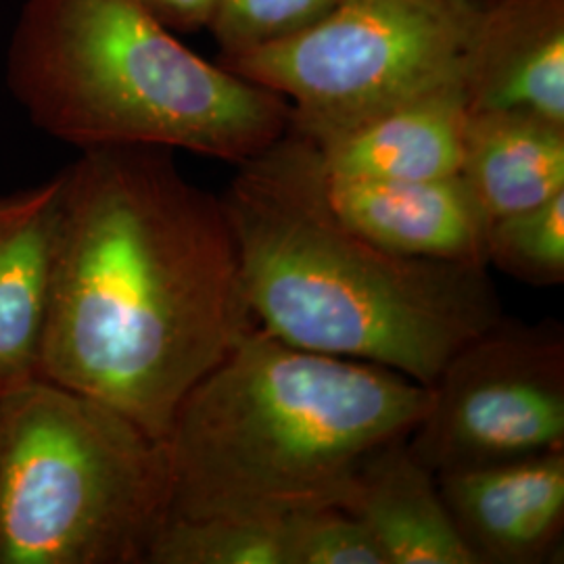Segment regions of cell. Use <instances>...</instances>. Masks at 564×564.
<instances>
[{
  "label": "cell",
  "mask_w": 564,
  "mask_h": 564,
  "mask_svg": "<svg viewBox=\"0 0 564 564\" xmlns=\"http://www.w3.org/2000/svg\"><path fill=\"white\" fill-rule=\"evenodd\" d=\"M144 564H291V547L284 521L167 517Z\"/></svg>",
  "instance_id": "9a60e30c"
},
{
  "label": "cell",
  "mask_w": 564,
  "mask_h": 564,
  "mask_svg": "<svg viewBox=\"0 0 564 564\" xmlns=\"http://www.w3.org/2000/svg\"><path fill=\"white\" fill-rule=\"evenodd\" d=\"M479 7L481 0H343L286 41L216 63L281 95L291 128L321 144L460 82Z\"/></svg>",
  "instance_id": "8992f818"
},
{
  "label": "cell",
  "mask_w": 564,
  "mask_h": 564,
  "mask_svg": "<svg viewBox=\"0 0 564 564\" xmlns=\"http://www.w3.org/2000/svg\"><path fill=\"white\" fill-rule=\"evenodd\" d=\"M253 324L223 199L170 149H84L61 172L39 379L165 442L182 400Z\"/></svg>",
  "instance_id": "6da1fadb"
},
{
  "label": "cell",
  "mask_w": 564,
  "mask_h": 564,
  "mask_svg": "<svg viewBox=\"0 0 564 564\" xmlns=\"http://www.w3.org/2000/svg\"><path fill=\"white\" fill-rule=\"evenodd\" d=\"M460 178L494 223L564 193V126L523 113H468Z\"/></svg>",
  "instance_id": "5bb4252c"
},
{
  "label": "cell",
  "mask_w": 564,
  "mask_h": 564,
  "mask_svg": "<svg viewBox=\"0 0 564 564\" xmlns=\"http://www.w3.org/2000/svg\"><path fill=\"white\" fill-rule=\"evenodd\" d=\"M7 84L78 149L160 147L247 162L291 128L281 95L209 63L132 0H25Z\"/></svg>",
  "instance_id": "277c9868"
},
{
  "label": "cell",
  "mask_w": 564,
  "mask_h": 564,
  "mask_svg": "<svg viewBox=\"0 0 564 564\" xmlns=\"http://www.w3.org/2000/svg\"><path fill=\"white\" fill-rule=\"evenodd\" d=\"M487 265L533 286L564 282V193L494 220L487 232Z\"/></svg>",
  "instance_id": "2e32d148"
},
{
  "label": "cell",
  "mask_w": 564,
  "mask_h": 564,
  "mask_svg": "<svg viewBox=\"0 0 564 564\" xmlns=\"http://www.w3.org/2000/svg\"><path fill=\"white\" fill-rule=\"evenodd\" d=\"M408 437L435 475L564 449V328L558 321L489 326L429 387Z\"/></svg>",
  "instance_id": "52a82bcc"
},
{
  "label": "cell",
  "mask_w": 564,
  "mask_h": 564,
  "mask_svg": "<svg viewBox=\"0 0 564 564\" xmlns=\"http://www.w3.org/2000/svg\"><path fill=\"white\" fill-rule=\"evenodd\" d=\"M170 506L165 444L44 379L0 393V564H144Z\"/></svg>",
  "instance_id": "5b68a950"
},
{
  "label": "cell",
  "mask_w": 564,
  "mask_h": 564,
  "mask_svg": "<svg viewBox=\"0 0 564 564\" xmlns=\"http://www.w3.org/2000/svg\"><path fill=\"white\" fill-rule=\"evenodd\" d=\"M326 199L343 223L387 251L489 268L491 220L460 174L412 182L326 176Z\"/></svg>",
  "instance_id": "30bf717a"
},
{
  "label": "cell",
  "mask_w": 564,
  "mask_h": 564,
  "mask_svg": "<svg viewBox=\"0 0 564 564\" xmlns=\"http://www.w3.org/2000/svg\"><path fill=\"white\" fill-rule=\"evenodd\" d=\"M460 84L468 113L564 126V0H481Z\"/></svg>",
  "instance_id": "9c48e42d"
},
{
  "label": "cell",
  "mask_w": 564,
  "mask_h": 564,
  "mask_svg": "<svg viewBox=\"0 0 564 564\" xmlns=\"http://www.w3.org/2000/svg\"><path fill=\"white\" fill-rule=\"evenodd\" d=\"M468 109L452 82L387 109L330 141L316 144L326 176L351 181H435L463 165Z\"/></svg>",
  "instance_id": "8fae6325"
},
{
  "label": "cell",
  "mask_w": 564,
  "mask_h": 564,
  "mask_svg": "<svg viewBox=\"0 0 564 564\" xmlns=\"http://www.w3.org/2000/svg\"><path fill=\"white\" fill-rule=\"evenodd\" d=\"M429 402V387L395 370L253 324L174 414L167 517L281 523L343 506L364 464L410 437Z\"/></svg>",
  "instance_id": "3957f363"
},
{
  "label": "cell",
  "mask_w": 564,
  "mask_h": 564,
  "mask_svg": "<svg viewBox=\"0 0 564 564\" xmlns=\"http://www.w3.org/2000/svg\"><path fill=\"white\" fill-rule=\"evenodd\" d=\"M291 564H384L366 524L343 506L303 510L284 519Z\"/></svg>",
  "instance_id": "ac0fdd59"
},
{
  "label": "cell",
  "mask_w": 564,
  "mask_h": 564,
  "mask_svg": "<svg viewBox=\"0 0 564 564\" xmlns=\"http://www.w3.org/2000/svg\"><path fill=\"white\" fill-rule=\"evenodd\" d=\"M343 508L383 552L384 564H477L452 521L437 475L408 445H384L364 464Z\"/></svg>",
  "instance_id": "4fadbf2b"
},
{
  "label": "cell",
  "mask_w": 564,
  "mask_h": 564,
  "mask_svg": "<svg viewBox=\"0 0 564 564\" xmlns=\"http://www.w3.org/2000/svg\"><path fill=\"white\" fill-rule=\"evenodd\" d=\"M220 199L253 321L281 341L431 387L505 318L489 268L405 258L343 223L316 144L293 128L239 163Z\"/></svg>",
  "instance_id": "7a4b0ae2"
},
{
  "label": "cell",
  "mask_w": 564,
  "mask_h": 564,
  "mask_svg": "<svg viewBox=\"0 0 564 564\" xmlns=\"http://www.w3.org/2000/svg\"><path fill=\"white\" fill-rule=\"evenodd\" d=\"M343 0H218L207 30L220 55L286 41L330 15Z\"/></svg>",
  "instance_id": "e0dca14e"
},
{
  "label": "cell",
  "mask_w": 564,
  "mask_h": 564,
  "mask_svg": "<svg viewBox=\"0 0 564 564\" xmlns=\"http://www.w3.org/2000/svg\"><path fill=\"white\" fill-rule=\"evenodd\" d=\"M477 564L554 563L564 533V449L437 475Z\"/></svg>",
  "instance_id": "ba28073f"
},
{
  "label": "cell",
  "mask_w": 564,
  "mask_h": 564,
  "mask_svg": "<svg viewBox=\"0 0 564 564\" xmlns=\"http://www.w3.org/2000/svg\"><path fill=\"white\" fill-rule=\"evenodd\" d=\"M59 218V174L0 197V393L39 379Z\"/></svg>",
  "instance_id": "7c38bea8"
},
{
  "label": "cell",
  "mask_w": 564,
  "mask_h": 564,
  "mask_svg": "<svg viewBox=\"0 0 564 564\" xmlns=\"http://www.w3.org/2000/svg\"><path fill=\"white\" fill-rule=\"evenodd\" d=\"M149 18L160 21L174 34L207 30L218 0H132Z\"/></svg>",
  "instance_id": "d6986e66"
}]
</instances>
